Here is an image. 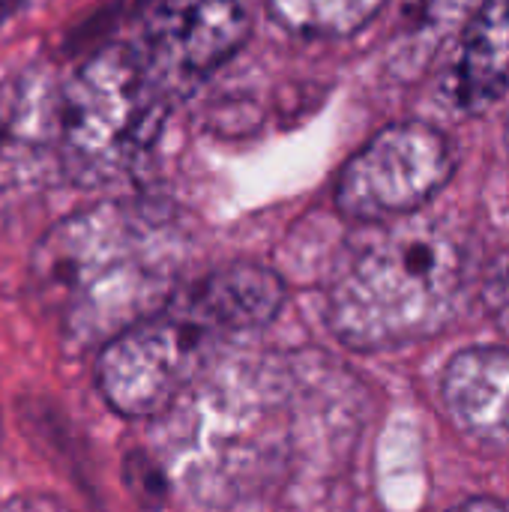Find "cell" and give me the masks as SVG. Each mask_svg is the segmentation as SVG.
<instances>
[{
  "label": "cell",
  "mask_w": 509,
  "mask_h": 512,
  "mask_svg": "<svg viewBox=\"0 0 509 512\" xmlns=\"http://www.w3.org/2000/svg\"><path fill=\"white\" fill-rule=\"evenodd\" d=\"M468 249L453 228L417 213L363 237L327 288V324L357 351L402 348L441 333L468 285Z\"/></svg>",
  "instance_id": "2"
},
{
  "label": "cell",
  "mask_w": 509,
  "mask_h": 512,
  "mask_svg": "<svg viewBox=\"0 0 509 512\" xmlns=\"http://www.w3.org/2000/svg\"><path fill=\"white\" fill-rule=\"evenodd\" d=\"M186 261V234L171 210L102 201L57 222L33 252V288L75 348L105 345L159 312Z\"/></svg>",
  "instance_id": "1"
},
{
  "label": "cell",
  "mask_w": 509,
  "mask_h": 512,
  "mask_svg": "<svg viewBox=\"0 0 509 512\" xmlns=\"http://www.w3.org/2000/svg\"><path fill=\"white\" fill-rule=\"evenodd\" d=\"M0 441H3V423H0Z\"/></svg>",
  "instance_id": "16"
},
{
  "label": "cell",
  "mask_w": 509,
  "mask_h": 512,
  "mask_svg": "<svg viewBox=\"0 0 509 512\" xmlns=\"http://www.w3.org/2000/svg\"><path fill=\"white\" fill-rule=\"evenodd\" d=\"M0 512H69L60 501L48 498V495H27V498H15L12 504H6Z\"/></svg>",
  "instance_id": "13"
},
{
  "label": "cell",
  "mask_w": 509,
  "mask_h": 512,
  "mask_svg": "<svg viewBox=\"0 0 509 512\" xmlns=\"http://www.w3.org/2000/svg\"><path fill=\"white\" fill-rule=\"evenodd\" d=\"M231 333L189 285L159 312L108 339L96 360V384L108 408L126 420L168 414L210 369Z\"/></svg>",
  "instance_id": "4"
},
{
  "label": "cell",
  "mask_w": 509,
  "mask_h": 512,
  "mask_svg": "<svg viewBox=\"0 0 509 512\" xmlns=\"http://www.w3.org/2000/svg\"><path fill=\"white\" fill-rule=\"evenodd\" d=\"M483 303L492 321L509 336V249L489 264L483 276Z\"/></svg>",
  "instance_id": "12"
},
{
  "label": "cell",
  "mask_w": 509,
  "mask_h": 512,
  "mask_svg": "<svg viewBox=\"0 0 509 512\" xmlns=\"http://www.w3.org/2000/svg\"><path fill=\"white\" fill-rule=\"evenodd\" d=\"M480 0H405L399 42L405 54L426 63L456 24L471 18Z\"/></svg>",
  "instance_id": "11"
},
{
  "label": "cell",
  "mask_w": 509,
  "mask_h": 512,
  "mask_svg": "<svg viewBox=\"0 0 509 512\" xmlns=\"http://www.w3.org/2000/svg\"><path fill=\"white\" fill-rule=\"evenodd\" d=\"M144 57L156 75L189 81L222 66L249 36V0H141Z\"/></svg>",
  "instance_id": "6"
},
{
  "label": "cell",
  "mask_w": 509,
  "mask_h": 512,
  "mask_svg": "<svg viewBox=\"0 0 509 512\" xmlns=\"http://www.w3.org/2000/svg\"><path fill=\"white\" fill-rule=\"evenodd\" d=\"M507 144H509V120H507Z\"/></svg>",
  "instance_id": "17"
},
{
  "label": "cell",
  "mask_w": 509,
  "mask_h": 512,
  "mask_svg": "<svg viewBox=\"0 0 509 512\" xmlns=\"http://www.w3.org/2000/svg\"><path fill=\"white\" fill-rule=\"evenodd\" d=\"M450 512H509V510L504 507V504L492 501V498H471V501H465V504L453 507Z\"/></svg>",
  "instance_id": "14"
},
{
  "label": "cell",
  "mask_w": 509,
  "mask_h": 512,
  "mask_svg": "<svg viewBox=\"0 0 509 512\" xmlns=\"http://www.w3.org/2000/svg\"><path fill=\"white\" fill-rule=\"evenodd\" d=\"M450 423L471 441L509 444V348L477 345L459 351L441 378Z\"/></svg>",
  "instance_id": "8"
},
{
  "label": "cell",
  "mask_w": 509,
  "mask_h": 512,
  "mask_svg": "<svg viewBox=\"0 0 509 512\" xmlns=\"http://www.w3.org/2000/svg\"><path fill=\"white\" fill-rule=\"evenodd\" d=\"M450 177L453 153L435 126L393 123L348 159L336 183V207L351 219L393 222L423 210Z\"/></svg>",
  "instance_id": "5"
},
{
  "label": "cell",
  "mask_w": 509,
  "mask_h": 512,
  "mask_svg": "<svg viewBox=\"0 0 509 512\" xmlns=\"http://www.w3.org/2000/svg\"><path fill=\"white\" fill-rule=\"evenodd\" d=\"M63 174L60 81L45 66L0 78V189H36Z\"/></svg>",
  "instance_id": "7"
},
{
  "label": "cell",
  "mask_w": 509,
  "mask_h": 512,
  "mask_svg": "<svg viewBox=\"0 0 509 512\" xmlns=\"http://www.w3.org/2000/svg\"><path fill=\"white\" fill-rule=\"evenodd\" d=\"M15 0H0V15L6 18V12H9V6H12Z\"/></svg>",
  "instance_id": "15"
},
{
  "label": "cell",
  "mask_w": 509,
  "mask_h": 512,
  "mask_svg": "<svg viewBox=\"0 0 509 512\" xmlns=\"http://www.w3.org/2000/svg\"><path fill=\"white\" fill-rule=\"evenodd\" d=\"M509 90V0H480L465 21L456 57V105L477 117Z\"/></svg>",
  "instance_id": "9"
},
{
  "label": "cell",
  "mask_w": 509,
  "mask_h": 512,
  "mask_svg": "<svg viewBox=\"0 0 509 512\" xmlns=\"http://www.w3.org/2000/svg\"><path fill=\"white\" fill-rule=\"evenodd\" d=\"M168 87L129 45L90 54L60 81L63 177L96 186L120 180L150 150L165 117Z\"/></svg>",
  "instance_id": "3"
},
{
  "label": "cell",
  "mask_w": 509,
  "mask_h": 512,
  "mask_svg": "<svg viewBox=\"0 0 509 512\" xmlns=\"http://www.w3.org/2000/svg\"><path fill=\"white\" fill-rule=\"evenodd\" d=\"M387 0H270V15L300 36H351L366 27Z\"/></svg>",
  "instance_id": "10"
}]
</instances>
